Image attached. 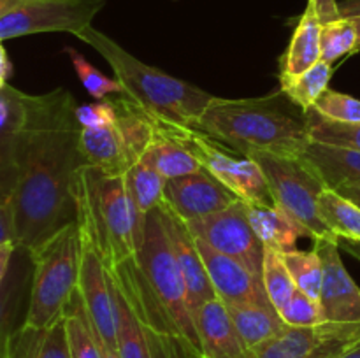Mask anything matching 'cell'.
Returning a JSON list of instances; mask_svg holds the SVG:
<instances>
[{
	"label": "cell",
	"mask_w": 360,
	"mask_h": 358,
	"mask_svg": "<svg viewBox=\"0 0 360 358\" xmlns=\"http://www.w3.org/2000/svg\"><path fill=\"white\" fill-rule=\"evenodd\" d=\"M232 323L248 350H257L280 336L287 325L271 304H225Z\"/></svg>",
	"instance_id": "cb8c5ba5"
},
{
	"label": "cell",
	"mask_w": 360,
	"mask_h": 358,
	"mask_svg": "<svg viewBox=\"0 0 360 358\" xmlns=\"http://www.w3.org/2000/svg\"><path fill=\"white\" fill-rule=\"evenodd\" d=\"M11 72V62L9 56H7L6 49H4L2 41H0V90L7 84V77Z\"/></svg>",
	"instance_id": "7bdbcfd3"
},
{
	"label": "cell",
	"mask_w": 360,
	"mask_h": 358,
	"mask_svg": "<svg viewBox=\"0 0 360 358\" xmlns=\"http://www.w3.org/2000/svg\"><path fill=\"white\" fill-rule=\"evenodd\" d=\"M77 39L94 48L115 72L123 95L160 121L193 128L214 95L141 62L104 32L84 28Z\"/></svg>",
	"instance_id": "3957f363"
},
{
	"label": "cell",
	"mask_w": 360,
	"mask_h": 358,
	"mask_svg": "<svg viewBox=\"0 0 360 358\" xmlns=\"http://www.w3.org/2000/svg\"><path fill=\"white\" fill-rule=\"evenodd\" d=\"M77 121L81 128H98V126L111 125L118 116V102L116 98L91 102V104L77 105Z\"/></svg>",
	"instance_id": "74e56055"
},
{
	"label": "cell",
	"mask_w": 360,
	"mask_h": 358,
	"mask_svg": "<svg viewBox=\"0 0 360 358\" xmlns=\"http://www.w3.org/2000/svg\"><path fill=\"white\" fill-rule=\"evenodd\" d=\"M245 207L253 230L266 248L280 253L292 251L297 249L299 239L309 237L301 223L273 202L245 204Z\"/></svg>",
	"instance_id": "44dd1931"
},
{
	"label": "cell",
	"mask_w": 360,
	"mask_h": 358,
	"mask_svg": "<svg viewBox=\"0 0 360 358\" xmlns=\"http://www.w3.org/2000/svg\"><path fill=\"white\" fill-rule=\"evenodd\" d=\"M115 286V284H112ZM116 316H118V354L120 358H151L139 321L130 311L125 298L115 288Z\"/></svg>",
	"instance_id": "d6a6232c"
},
{
	"label": "cell",
	"mask_w": 360,
	"mask_h": 358,
	"mask_svg": "<svg viewBox=\"0 0 360 358\" xmlns=\"http://www.w3.org/2000/svg\"><path fill=\"white\" fill-rule=\"evenodd\" d=\"M70 60H72V65L76 69L77 77H79L81 84L84 86V90L88 91V95L95 98V100H104L109 95H123L122 84L116 79H111L105 74H102L97 67L91 65L86 58H84L81 53H77L76 49L69 48L67 49Z\"/></svg>",
	"instance_id": "e575fe53"
},
{
	"label": "cell",
	"mask_w": 360,
	"mask_h": 358,
	"mask_svg": "<svg viewBox=\"0 0 360 358\" xmlns=\"http://www.w3.org/2000/svg\"><path fill=\"white\" fill-rule=\"evenodd\" d=\"M16 248H18L16 244L2 246V248H0V284H2L4 279H6V274L7 270H9L11 260H13L14 249Z\"/></svg>",
	"instance_id": "60d3db41"
},
{
	"label": "cell",
	"mask_w": 360,
	"mask_h": 358,
	"mask_svg": "<svg viewBox=\"0 0 360 358\" xmlns=\"http://www.w3.org/2000/svg\"><path fill=\"white\" fill-rule=\"evenodd\" d=\"M340 249H345V251L350 253L354 258H357L360 262V241H345V239H340Z\"/></svg>",
	"instance_id": "f6af8a7d"
},
{
	"label": "cell",
	"mask_w": 360,
	"mask_h": 358,
	"mask_svg": "<svg viewBox=\"0 0 360 358\" xmlns=\"http://www.w3.org/2000/svg\"><path fill=\"white\" fill-rule=\"evenodd\" d=\"M9 244H16L13 207H11V204L0 202V248Z\"/></svg>",
	"instance_id": "f35d334b"
},
{
	"label": "cell",
	"mask_w": 360,
	"mask_h": 358,
	"mask_svg": "<svg viewBox=\"0 0 360 358\" xmlns=\"http://www.w3.org/2000/svg\"><path fill=\"white\" fill-rule=\"evenodd\" d=\"M23 2H27V0H0V20Z\"/></svg>",
	"instance_id": "bcb514c9"
},
{
	"label": "cell",
	"mask_w": 360,
	"mask_h": 358,
	"mask_svg": "<svg viewBox=\"0 0 360 358\" xmlns=\"http://www.w3.org/2000/svg\"><path fill=\"white\" fill-rule=\"evenodd\" d=\"M357 51V30L352 18H338V20L322 23L320 30V60L334 63L343 56L355 55Z\"/></svg>",
	"instance_id": "1f68e13d"
},
{
	"label": "cell",
	"mask_w": 360,
	"mask_h": 358,
	"mask_svg": "<svg viewBox=\"0 0 360 358\" xmlns=\"http://www.w3.org/2000/svg\"><path fill=\"white\" fill-rule=\"evenodd\" d=\"M153 121L155 139L144 153L143 160H146L165 181L200 171L202 167L199 160L178 139H174L157 118H153Z\"/></svg>",
	"instance_id": "d4e9b609"
},
{
	"label": "cell",
	"mask_w": 360,
	"mask_h": 358,
	"mask_svg": "<svg viewBox=\"0 0 360 358\" xmlns=\"http://www.w3.org/2000/svg\"><path fill=\"white\" fill-rule=\"evenodd\" d=\"M262 283L264 288H266L267 298H269L271 305L276 311H280L290 300L292 295L297 291L294 277H292L281 253L276 251V249L266 248L262 265Z\"/></svg>",
	"instance_id": "4dcf8cb0"
},
{
	"label": "cell",
	"mask_w": 360,
	"mask_h": 358,
	"mask_svg": "<svg viewBox=\"0 0 360 358\" xmlns=\"http://www.w3.org/2000/svg\"><path fill=\"white\" fill-rule=\"evenodd\" d=\"M204 358H255L220 298L207 300L193 314Z\"/></svg>",
	"instance_id": "d6986e66"
},
{
	"label": "cell",
	"mask_w": 360,
	"mask_h": 358,
	"mask_svg": "<svg viewBox=\"0 0 360 358\" xmlns=\"http://www.w3.org/2000/svg\"><path fill=\"white\" fill-rule=\"evenodd\" d=\"M76 223L79 234L77 293L102 346L118 351V316L111 272L102 258L88 221L81 214H76Z\"/></svg>",
	"instance_id": "9c48e42d"
},
{
	"label": "cell",
	"mask_w": 360,
	"mask_h": 358,
	"mask_svg": "<svg viewBox=\"0 0 360 358\" xmlns=\"http://www.w3.org/2000/svg\"><path fill=\"white\" fill-rule=\"evenodd\" d=\"M65 329L69 339L70 358H104L102 344L91 325L77 290L65 309Z\"/></svg>",
	"instance_id": "4316f807"
},
{
	"label": "cell",
	"mask_w": 360,
	"mask_h": 358,
	"mask_svg": "<svg viewBox=\"0 0 360 358\" xmlns=\"http://www.w3.org/2000/svg\"><path fill=\"white\" fill-rule=\"evenodd\" d=\"M25 93L9 83L0 90V202L11 204L18 183V147Z\"/></svg>",
	"instance_id": "ac0fdd59"
},
{
	"label": "cell",
	"mask_w": 360,
	"mask_h": 358,
	"mask_svg": "<svg viewBox=\"0 0 360 358\" xmlns=\"http://www.w3.org/2000/svg\"><path fill=\"white\" fill-rule=\"evenodd\" d=\"M34 262L28 249H14L6 279L0 284V358L14 333L23 326L30 300Z\"/></svg>",
	"instance_id": "e0dca14e"
},
{
	"label": "cell",
	"mask_w": 360,
	"mask_h": 358,
	"mask_svg": "<svg viewBox=\"0 0 360 358\" xmlns=\"http://www.w3.org/2000/svg\"><path fill=\"white\" fill-rule=\"evenodd\" d=\"M11 358H70L65 314L41 332L18 330L11 339Z\"/></svg>",
	"instance_id": "484cf974"
},
{
	"label": "cell",
	"mask_w": 360,
	"mask_h": 358,
	"mask_svg": "<svg viewBox=\"0 0 360 358\" xmlns=\"http://www.w3.org/2000/svg\"><path fill=\"white\" fill-rule=\"evenodd\" d=\"M311 109L329 121L345 123V125L360 123V100L330 88L323 91Z\"/></svg>",
	"instance_id": "d590c367"
},
{
	"label": "cell",
	"mask_w": 360,
	"mask_h": 358,
	"mask_svg": "<svg viewBox=\"0 0 360 358\" xmlns=\"http://www.w3.org/2000/svg\"><path fill=\"white\" fill-rule=\"evenodd\" d=\"M278 312H280V318L283 319L285 325L295 326V329H301V326H315L323 323L320 302L308 297V295L299 290L292 295L290 300Z\"/></svg>",
	"instance_id": "8d00e7d4"
},
{
	"label": "cell",
	"mask_w": 360,
	"mask_h": 358,
	"mask_svg": "<svg viewBox=\"0 0 360 358\" xmlns=\"http://www.w3.org/2000/svg\"><path fill=\"white\" fill-rule=\"evenodd\" d=\"M360 339V323L323 321L287 326L280 336L253 350L255 358H338Z\"/></svg>",
	"instance_id": "7c38bea8"
},
{
	"label": "cell",
	"mask_w": 360,
	"mask_h": 358,
	"mask_svg": "<svg viewBox=\"0 0 360 358\" xmlns=\"http://www.w3.org/2000/svg\"><path fill=\"white\" fill-rule=\"evenodd\" d=\"M308 2H311L313 6H315V9H316V13H319L322 23L341 18L340 16V6H338L340 2H338V0H308Z\"/></svg>",
	"instance_id": "ab89813d"
},
{
	"label": "cell",
	"mask_w": 360,
	"mask_h": 358,
	"mask_svg": "<svg viewBox=\"0 0 360 358\" xmlns=\"http://www.w3.org/2000/svg\"><path fill=\"white\" fill-rule=\"evenodd\" d=\"M185 225L190 234L202 239L221 255L238 260L255 276L262 277L266 246L253 230L241 200L210 216L185 221Z\"/></svg>",
	"instance_id": "8fae6325"
},
{
	"label": "cell",
	"mask_w": 360,
	"mask_h": 358,
	"mask_svg": "<svg viewBox=\"0 0 360 358\" xmlns=\"http://www.w3.org/2000/svg\"><path fill=\"white\" fill-rule=\"evenodd\" d=\"M281 256L294 277L297 290L319 300L323 283V265L319 251L315 248L311 251L292 249V251L281 253Z\"/></svg>",
	"instance_id": "f546056e"
},
{
	"label": "cell",
	"mask_w": 360,
	"mask_h": 358,
	"mask_svg": "<svg viewBox=\"0 0 360 358\" xmlns=\"http://www.w3.org/2000/svg\"><path fill=\"white\" fill-rule=\"evenodd\" d=\"M333 63L320 60L311 69L304 70L297 76H280L281 91L290 98L294 104L308 111L315 105V102L322 97L323 91L329 88V81L333 77Z\"/></svg>",
	"instance_id": "f1b7e54d"
},
{
	"label": "cell",
	"mask_w": 360,
	"mask_h": 358,
	"mask_svg": "<svg viewBox=\"0 0 360 358\" xmlns=\"http://www.w3.org/2000/svg\"><path fill=\"white\" fill-rule=\"evenodd\" d=\"M158 209H160L162 223H164L169 244L174 253L176 263H178V269L181 272L183 281H185L190 309H192V314H195L200 305L217 298V293H214L213 284H211L206 269H204L195 239L186 228L185 221L167 206L164 197L158 204Z\"/></svg>",
	"instance_id": "9a60e30c"
},
{
	"label": "cell",
	"mask_w": 360,
	"mask_h": 358,
	"mask_svg": "<svg viewBox=\"0 0 360 358\" xmlns=\"http://www.w3.org/2000/svg\"><path fill=\"white\" fill-rule=\"evenodd\" d=\"M164 200L183 221H192L227 209L239 199L210 172L200 168L165 181Z\"/></svg>",
	"instance_id": "5bb4252c"
},
{
	"label": "cell",
	"mask_w": 360,
	"mask_h": 358,
	"mask_svg": "<svg viewBox=\"0 0 360 358\" xmlns=\"http://www.w3.org/2000/svg\"><path fill=\"white\" fill-rule=\"evenodd\" d=\"M123 179H125L127 197L132 211L134 237L139 251L144 242L148 218L157 209L164 197L165 179L143 158L123 175Z\"/></svg>",
	"instance_id": "ffe728a7"
},
{
	"label": "cell",
	"mask_w": 360,
	"mask_h": 358,
	"mask_svg": "<svg viewBox=\"0 0 360 358\" xmlns=\"http://www.w3.org/2000/svg\"><path fill=\"white\" fill-rule=\"evenodd\" d=\"M302 160L323 181L327 188L360 183V151L354 147L309 142Z\"/></svg>",
	"instance_id": "7402d4cb"
},
{
	"label": "cell",
	"mask_w": 360,
	"mask_h": 358,
	"mask_svg": "<svg viewBox=\"0 0 360 358\" xmlns=\"http://www.w3.org/2000/svg\"><path fill=\"white\" fill-rule=\"evenodd\" d=\"M309 125V137L313 142L333 144V146L354 147L360 151V123L357 125H345V123L329 121L316 114L313 109L306 111Z\"/></svg>",
	"instance_id": "836d02e7"
},
{
	"label": "cell",
	"mask_w": 360,
	"mask_h": 358,
	"mask_svg": "<svg viewBox=\"0 0 360 358\" xmlns=\"http://www.w3.org/2000/svg\"><path fill=\"white\" fill-rule=\"evenodd\" d=\"M118 116L111 125L81 128L79 151L84 165L104 175H125L155 139L153 116L129 97L116 98Z\"/></svg>",
	"instance_id": "8992f818"
},
{
	"label": "cell",
	"mask_w": 360,
	"mask_h": 358,
	"mask_svg": "<svg viewBox=\"0 0 360 358\" xmlns=\"http://www.w3.org/2000/svg\"><path fill=\"white\" fill-rule=\"evenodd\" d=\"M193 128L246 158H302L311 142L306 111L281 90L255 98L213 97Z\"/></svg>",
	"instance_id": "7a4b0ae2"
},
{
	"label": "cell",
	"mask_w": 360,
	"mask_h": 358,
	"mask_svg": "<svg viewBox=\"0 0 360 358\" xmlns=\"http://www.w3.org/2000/svg\"><path fill=\"white\" fill-rule=\"evenodd\" d=\"M341 18H357L360 16V0H341L340 4Z\"/></svg>",
	"instance_id": "b9f144b4"
},
{
	"label": "cell",
	"mask_w": 360,
	"mask_h": 358,
	"mask_svg": "<svg viewBox=\"0 0 360 358\" xmlns=\"http://www.w3.org/2000/svg\"><path fill=\"white\" fill-rule=\"evenodd\" d=\"M338 192L343 193L345 197H348L350 200H354L355 204H359L360 206V183L357 185H343L338 188Z\"/></svg>",
	"instance_id": "ee69618b"
},
{
	"label": "cell",
	"mask_w": 360,
	"mask_h": 358,
	"mask_svg": "<svg viewBox=\"0 0 360 358\" xmlns=\"http://www.w3.org/2000/svg\"><path fill=\"white\" fill-rule=\"evenodd\" d=\"M250 158L262 168L271 202L301 223L309 234V239L340 241L329 230L320 213L319 200L327 186L302 158H285L266 153H255Z\"/></svg>",
	"instance_id": "52a82bcc"
},
{
	"label": "cell",
	"mask_w": 360,
	"mask_h": 358,
	"mask_svg": "<svg viewBox=\"0 0 360 358\" xmlns=\"http://www.w3.org/2000/svg\"><path fill=\"white\" fill-rule=\"evenodd\" d=\"M355 25V30H357V51H360V16L352 18Z\"/></svg>",
	"instance_id": "681fc988"
},
{
	"label": "cell",
	"mask_w": 360,
	"mask_h": 358,
	"mask_svg": "<svg viewBox=\"0 0 360 358\" xmlns=\"http://www.w3.org/2000/svg\"><path fill=\"white\" fill-rule=\"evenodd\" d=\"M160 123L174 139H178L199 160L204 171L210 172L225 188L231 190L241 202H271L266 178L255 160L246 157H234L227 146L195 128L167 121Z\"/></svg>",
	"instance_id": "ba28073f"
},
{
	"label": "cell",
	"mask_w": 360,
	"mask_h": 358,
	"mask_svg": "<svg viewBox=\"0 0 360 358\" xmlns=\"http://www.w3.org/2000/svg\"><path fill=\"white\" fill-rule=\"evenodd\" d=\"M34 262L30 300L21 329H49L63 318L65 309L77 290L79 274V234L77 223H69L53 237L30 251Z\"/></svg>",
	"instance_id": "277c9868"
},
{
	"label": "cell",
	"mask_w": 360,
	"mask_h": 358,
	"mask_svg": "<svg viewBox=\"0 0 360 358\" xmlns=\"http://www.w3.org/2000/svg\"><path fill=\"white\" fill-rule=\"evenodd\" d=\"M76 111V98L65 88L25 93L18 183L11 200L18 248L34 251L76 221V185L86 167Z\"/></svg>",
	"instance_id": "6da1fadb"
},
{
	"label": "cell",
	"mask_w": 360,
	"mask_h": 358,
	"mask_svg": "<svg viewBox=\"0 0 360 358\" xmlns=\"http://www.w3.org/2000/svg\"><path fill=\"white\" fill-rule=\"evenodd\" d=\"M102 354H104V358H120L118 351H116V350H109V347H105V346H102Z\"/></svg>",
	"instance_id": "c3c4849f"
},
{
	"label": "cell",
	"mask_w": 360,
	"mask_h": 358,
	"mask_svg": "<svg viewBox=\"0 0 360 358\" xmlns=\"http://www.w3.org/2000/svg\"><path fill=\"white\" fill-rule=\"evenodd\" d=\"M338 358H360V339L352 344L347 351H343Z\"/></svg>",
	"instance_id": "7dc6e473"
},
{
	"label": "cell",
	"mask_w": 360,
	"mask_h": 358,
	"mask_svg": "<svg viewBox=\"0 0 360 358\" xmlns=\"http://www.w3.org/2000/svg\"><path fill=\"white\" fill-rule=\"evenodd\" d=\"M320 30L322 20L315 6L308 2L292 34L287 51L281 56L280 76H297L320 62Z\"/></svg>",
	"instance_id": "603a6c76"
},
{
	"label": "cell",
	"mask_w": 360,
	"mask_h": 358,
	"mask_svg": "<svg viewBox=\"0 0 360 358\" xmlns=\"http://www.w3.org/2000/svg\"><path fill=\"white\" fill-rule=\"evenodd\" d=\"M193 239L217 298L224 304H271L262 277L255 276L238 260L218 253L202 239L195 235Z\"/></svg>",
	"instance_id": "2e32d148"
},
{
	"label": "cell",
	"mask_w": 360,
	"mask_h": 358,
	"mask_svg": "<svg viewBox=\"0 0 360 358\" xmlns=\"http://www.w3.org/2000/svg\"><path fill=\"white\" fill-rule=\"evenodd\" d=\"M104 6L105 0H27L0 20V41L46 32L77 35Z\"/></svg>",
	"instance_id": "30bf717a"
},
{
	"label": "cell",
	"mask_w": 360,
	"mask_h": 358,
	"mask_svg": "<svg viewBox=\"0 0 360 358\" xmlns=\"http://www.w3.org/2000/svg\"><path fill=\"white\" fill-rule=\"evenodd\" d=\"M323 265L320 307L323 321L360 323V288L350 276L340 255V241H315Z\"/></svg>",
	"instance_id": "4fadbf2b"
},
{
	"label": "cell",
	"mask_w": 360,
	"mask_h": 358,
	"mask_svg": "<svg viewBox=\"0 0 360 358\" xmlns=\"http://www.w3.org/2000/svg\"><path fill=\"white\" fill-rule=\"evenodd\" d=\"M76 214L90 225L108 269L137 256L134 221L123 175L83 167L76 185Z\"/></svg>",
	"instance_id": "5b68a950"
},
{
	"label": "cell",
	"mask_w": 360,
	"mask_h": 358,
	"mask_svg": "<svg viewBox=\"0 0 360 358\" xmlns=\"http://www.w3.org/2000/svg\"><path fill=\"white\" fill-rule=\"evenodd\" d=\"M320 213L329 230L338 239L360 241V206L340 193L326 188L320 195Z\"/></svg>",
	"instance_id": "83f0119b"
}]
</instances>
